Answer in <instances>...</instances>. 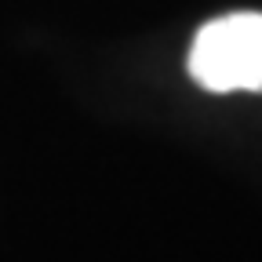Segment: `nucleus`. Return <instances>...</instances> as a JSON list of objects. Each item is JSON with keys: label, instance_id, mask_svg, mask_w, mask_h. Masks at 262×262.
I'll return each instance as SVG.
<instances>
[{"label": "nucleus", "instance_id": "1", "mask_svg": "<svg viewBox=\"0 0 262 262\" xmlns=\"http://www.w3.org/2000/svg\"><path fill=\"white\" fill-rule=\"evenodd\" d=\"M189 77L215 95H262V15L237 11L208 22L189 48Z\"/></svg>", "mask_w": 262, "mask_h": 262}]
</instances>
